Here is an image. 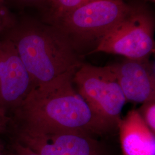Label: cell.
I'll return each mask as SVG.
<instances>
[{"label": "cell", "instance_id": "2", "mask_svg": "<svg viewBox=\"0 0 155 155\" xmlns=\"http://www.w3.org/2000/svg\"><path fill=\"white\" fill-rule=\"evenodd\" d=\"M1 38L15 46L33 87L74 74L82 64L66 35L41 20L17 15L14 24Z\"/></svg>", "mask_w": 155, "mask_h": 155}, {"label": "cell", "instance_id": "1", "mask_svg": "<svg viewBox=\"0 0 155 155\" xmlns=\"http://www.w3.org/2000/svg\"><path fill=\"white\" fill-rule=\"evenodd\" d=\"M74 74L33 87L14 111L20 126L39 130H75L88 134L107 131L110 127L74 88Z\"/></svg>", "mask_w": 155, "mask_h": 155}, {"label": "cell", "instance_id": "14", "mask_svg": "<svg viewBox=\"0 0 155 155\" xmlns=\"http://www.w3.org/2000/svg\"><path fill=\"white\" fill-rule=\"evenodd\" d=\"M47 0H9L12 7L15 5L20 7H36L43 9Z\"/></svg>", "mask_w": 155, "mask_h": 155}, {"label": "cell", "instance_id": "7", "mask_svg": "<svg viewBox=\"0 0 155 155\" xmlns=\"http://www.w3.org/2000/svg\"><path fill=\"white\" fill-rule=\"evenodd\" d=\"M33 87L15 46L8 39L0 38V108L14 111Z\"/></svg>", "mask_w": 155, "mask_h": 155}, {"label": "cell", "instance_id": "4", "mask_svg": "<svg viewBox=\"0 0 155 155\" xmlns=\"http://www.w3.org/2000/svg\"><path fill=\"white\" fill-rule=\"evenodd\" d=\"M155 20L143 5L132 9L100 40L90 54L104 52L127 59H148L155 51Z\"/></svg>", "mask_w": 155, "mask_h": 155}, {"label": "cell", "instance_id": "10", "mask_svg": "<svg viewBox=\"0 0 155 155\" xmlns=\"http://www.w3.org/2000/svg\"><path fill=\"white\" fill-rule=\"evenodd\" d=\"M96 1L98 0H47L41 10V20L52 24L77 8Z\"/></svg>", "mask_w": 155, "mask_h": 155}, {"label": "cell", "instance_id": "17", "mask_svg": "<svg viewBox=\"0 0 155 155\" xmlns=\"http://www.w3.org/2000/svg\"><path fill=\"white\" fill-rule=\"evenodd\" d=\"M150 1L151 2H155V0H150Z\"/></svg>", "mask_w": 155, "mask_h": 155}, {"label": "cell", "instance_id": "6", "mask_svg": "<svg viewBox=\"0 0 155 155\" xmlns=\"http://www.w3.org/2000/svg\"><path fill=\"white\" fill-rule=\"evenodd\" d=\"M15 140L39 155H102L90 134L75 130H39L20 126Z\"/></svg>", "mask_w": 155, "mask_h": 155}, {"label": "cell", "instance_id": "3", "mask_svg": "<svg viewBox=\"0 0 155 155\" xmlns=\"http://www.w3.org/2000/svg\"><path fill=\"white\" fill-rule=\"evenodd\" d=\"M133 5L124 0H98L77 8L52 25L66 35L77 50L84 45H97Z\"/></svg>", "mask_w": 155, "mask_h": 155}, {"label": "cell", "instance_id": "8", "mask_svg": "<svg viewBox=\"0 0 155 155\" xmlns=\"http://www.w3.org/2000/svg\"><path fill=\"white\" fill-rule=\"evenodd\" d=\"M109 67L127 102L144 104L155 101V69L148 59H127Z\"/></svg>", "mask_w": 155, "mask_h": 155}, {"label": "cell", "instance_id": "15", "mask_svg": "<svg viewBox=\"0 0 155 155\" xmlns=\"http://www.w3.org/2000/svg\"><path fill=\"white\" fill-rule=\"evenodd\" d=\"M8 116L7 111L0 108V133L5 131L8 124L11 120V118Z\"/></svg>", "mask_w": 155, "mask_h": 155}, {"label": "cell", "instance_id": "9", "mask_svg": "<svg viewBox=\"0 0 155 155\" xmlns=\"http://www.w3.org/2000/svg\"><path fill=\"white\" fill-rule=\"evenodd\" d=\"M123 155H155V133L140 111L132 110L117 124Z\"/></svg>", "mask_w": 155, "mask_h": 155}, {"label": "cell", "instance_id": "12", "mask_svg": "<svg viewBox=\"0 0 155 155\" xmlns=\"http://www.w3.org/2000/svg\"><path fill=\"white\" fill-rule=\"evenodd\" d=\"M141 112H140L144 122L150 129L155 133V102L152 101L143 104Z\"/></svg>", "mask_w": 155, "mask_h": 155}, {"label": "cell", "instance_id": "5", "mask_svg": "<svg viewBox=\"0 0 155 155\" xmlns=\"http://www.w3.org/2000/svg\"><path fill=\"white\" fill-rule=\"evenodd\" d=\"M72 82L101 120L110 127L117 125L127 100L109 66L82 63L74 74Z\"/></svg>", "mask_w": 155, "mask_h": 155}, {"label": "cell", "instance_id": "13", "mask_svg": "<svg viewBox=\"0 0 155 155\" xmlns=\"http://www.w3.org/2000/svg\"><path fill=\"white\" fill-rule=\"evenodd\" d=\"M6 152L7 155H39L15 140L12 143L10 148Z\"/></svg>", "mask_w": 155, "mask_h": 155}, {"label": "cell", "instance_id": "11", "mask_svg": "<svg viewBox=\"0 0 155 155\" xmlns=\"http://www.w3.org/2000/svg\"><path fill=\"white\" fill-rule=\"evenodd\" d=\"M17 16L9 0H0V38L11 28Z\"/></svg>", "mask_w": 155, "mask_h": 155}, {"label": "cell", "instance_id": "16", "mask_svg": "<svg viewBox=\"0 0 155 155\" xmlns=\"http://www.w3.org/2000/svg\"><path fill=\"white\" fill-rule=\"evenodd\" d=\"M0 155H7L6 150L1 145H0Z\"/></svg>", "mask_w": 155, "mask_h": 155}]
</instances>
